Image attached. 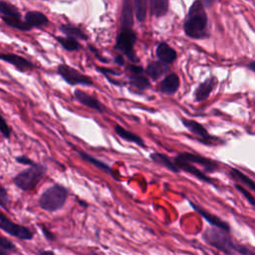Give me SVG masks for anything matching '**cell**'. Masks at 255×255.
<instances>
[{"label": "cell", "mask_w": 255, "mask_h": 255, "mask_svg": "<svg viewBox=\"0 0 255 255\" xmlns=\"http://www.w3.org/2000/svg\"><path fill=\"white\" fill-rule=\"evenodd\" d=\"M115 131H116V133H117L120 137H122L123 139L128 140V141H130V142H133V143L139 145L140 147H146L145 144H144L143 139H142L139 135H137V134H135V133H133V132H131V131L126 129V128H123L122 126L116 125V126H115Z\"/></svg>", "instance_id": "cell-20"}, {"label": "cell", "mask_w": 255, "mask_h": 255, "mask_svg": "<svg viewBox=\"0 0 255 255\" xmlns=\"http://www.w3.org/2000/svg\"><path fill=\"white\" fill-rule=\"evenodd\" d=\"M47 172L46 165L34 163L13 177V183L23 191L33 190Z\"/></svg>", "instance_id": "cell-4"}, {"label": "cell", "mask_w": 255, "mask_h": 255, "mask_svg": "<svg viewBox=\"0 0 255 255\" xmlns=\"http://www.w3.org/2000/svg\"><path fill=\"white\" fill-rule=\"evenodd\" d=\"M174 163L176 164V166L181 170H183L184 172H187L193 176H195L196 178H198L199 180L203 181V182H206L208 184H212V185H215L214 183V180L212 178H210L208 175H206L203 171H201L200 169H198L197 167H195L191 162L189 161H186V160H183V159H180V158H177V157H174L173 159Z\"/></svg>", "instance_id": "cell-10"}, {"label": "cell", "mask_w": 255, "mask_h": 255, "mask_svg": "<svg viewBox=\"0 0 255 255\" xmlns=\"http://www.w3.org/2000/svg\"><path fill=\"white\" fill-rule=\"evenodd\" d=\"M89 47H90V50L95 54V56H96L102 63H108V62H109L106 58H104V57H102V56L100 55V53L98 52V50H97L96 48H94V47H92V46H89Z\"/></svg>", "instance_id": "cell-39"}, {"label": "cell", "mask_w": 255, "mask_h": 255, "mask_svg": "<svg viewBox=\"0 0 255 255\" xmlns=\"http://www.w3.org/2000/svg\"><path fill=\"white\" fill-rule=\"evenodd\" d=\"M0 11L3 14V16L20 17V14H19L18 10L14 6H12V5L4 2V1H1V3H0Z\"/></svg>", "instance_id": "cell-30"}, {"label": "cell", "mask_w": 255, "mask_h": 255, "mask_svg": "<svg viewBox=\"0 0 255 255\" xmlns=\"http://www.w3.org/2000/svg\"><path fill=\"white\" fill-rule=\"evenodd\" d=\"M167 65H168V64H165V63L161 62L160 60H158V61H153V62L149 63V64L146 66L144 72H145V74H146L151 80L156 81V80H158L160 77H162L163 75H165V74L168 72L169 68H168Z\"/></svg>", "instance_id": "cell-16"}, {"label": "cell", "mask_w": 255, "mask_h": 255, "mask_svg": "<svg viewBox=\"0 0 255 255\" xmlns=\"http://www.w3.org/2000/svg\"><path fill=\"white\" fill-rule=\"evenodd\" d=\"M68 190L61 184H53L48 187L39 197L40 208L48 212H55L63 208L68 198Z\"/></svg>", "instance_id": "cell-3"}, {"label": "cell", "mask_w": 255, "mask_h": 255, "mask_svg": "<svg viewBox=\"0 0 255 255\" xmlns=\"http://www.w3.org/2000/svg\"><path fill=\"white\" fill-rule=\"evenodd\" d=\"M181 123L189 131H191V133L199 137V141L203 142L204 144H215L213 143V139H216V137L212 136L201 124L185 118H181Z\"/></svg>", "instance_id": "cell-9"}, {"label": "cell", "mask_w": 255, "mask_h": 255, "mask_svg": "<svg viewBox=\"0 0 255 255\" xmlns=\"http://www.w3.org/2000/svg\"><path fill=\"white\" fill-rule=\"evenodd\" d=\"M229 175L231 176V178H233L235 181L242 183L243 185L247 186L251 191L255 192V181L250 178L249 176H247L246 174H244L243 172H241L239 169L232 167L230 168L229 171Z\"/></svg>", "instance_id": "cell-23"}, {"label": "cell", "mask_w": 255, "mask_h": 255, "mask_svg": "<svg viewBox=\"0 0 255 255\" xmlns=\"http://www.w3.org/2000/svg\"><path fill=\"white\" fill-rule=\"evenodd\" d=\"M0 57H1V60L13 65L20 72L32 70L34 68V65H33L32 62H30L29 60L25 59L24 57H21V56L16 55V54H12V53L1 54Z\"/></svg>", "instance_id": "cell-15"}, {"label": "cell", "mask_w": 255, "mask_h": 255, "mask_svg": "<svg viewBox=\"0 0 255 255\" xmlns=\"http://www.w3.org/2000/svg\"><path fill=\"white\" fill-rule=\"evenodd\" d=\"M133 23V12L130 0H125L121 16L122 28H130Z\"/></svg>", "instance_id": "cell-22"}, {"label": "cell", "mask_w": 255, "mask_h": 255, "mask_svg": "<svg viewBox=\"0 0 255 255\" xmlns=\"http://www.w3.org/2000/svg\"><path fill=\"white\" fill-rule=\"evenodd\" d=\"M25 21L27 24L32 27H40L43 25H46L48 23L47 17L37 11H30L25 15Z\"/></svg>", "instance_id": "cell-24"}, {"label": "cell", "mask_w": 255, "mask_h": 255, "mask_svg": "<svg viewBox=\"0 0 255 255\" xmlns=\"http://www.w3.org/2000/svg\"><path fill=\"white\" fill-rule=\"evenodd\" d=\"M2 19H3V21H4L7 25H9V26H11V27H13V28L19 29V30H21V31H28V30L31 29V27L27 24L26 21H25V22H22V21L20 20V17L3 16Z\"/></svg>", "instance_id": "cell-26"}, {"label": "cell", "mask_w": 255, "mask_h": 255, "mask_svg": "<svg viewBox=\"0 0 255 255\" xmlns=\"http://www.w3.org/2000/svg\"><path fill=\"white\" fill-rule=\"evenodd\" d=\"M216 84H217L216 77H209L204 82L200 83L193 93L194 100L196 102L205 101L214 90Z\"/></svg>", "instance_id": "cell-12"}, {"label": "cell", "mask_w": 255, "mask_h": 255, "mask_svg": "<svg viewBox=\"0 0 255 255\" xmlns=\"http://www.w3.org/2000/svg\"><path fill=\"white\" fill-rule=\"evenodd\" d=\"M60 30L67 36L69 37H74V38H78L81 40H87V35L79 28L72 26V25H62L60 27Z\"/></svg>", "instance_id": "cell-27"}, {"label": "cell", "mask_w": 255, "mask_h": 255, "mask_svg": "<svg viewBox=\"0 0 255 255\" xmlns=\"http://www.w3.org/2000/svg\"><path fill=\"white\" fill-rule=\"evenodd\" d=\"M39 254H54L53 251H49V250H41V251H38Z\"/></svg>", "instance_id": "cell-42"}, {"label": "cell", "mask_w": 255, "mask_h": 255, "mask_svg": "<svg viewBox=\"0 0 255 255\" xmlns=\"http://www.w3.org/2000/svg\"><path fill=\"white\" fill-rule=\"evenodd\" d=\"M128 86L129 89H135L134 93H140L149 88L150 83L145 76L142 74H135V75H128Z\"/></svg>", "instance_id": "cell-19"}, {"label": "cell", "mask_w": 255, "mask_h": 255, "mask_svg": "<svg viewBox=\"0 0 255 255\" xmlns=\"http://www.w3.org/2000/svg\"><path fill=\"white\" fill-rule=\"evenodd\" d=\"M57 73L64 79L66 83L71 86H93L94 81L91 77L79 72L77 69L68 66L67 64H60L57 68Z\"/></svg>", "instance_id": "cell-6"}, {"label": "cell", "mask_w": 255, "mask_h": 255, "mask_svg": "<svg viewBox=\"0 0 255 255\" xmlns=\"http://www.w3.org/2000/svg\"><path fill=\"white\" fill-rule=\"evenodd\" d=\"M15 160H16L17 162H19V163H21V164H25V165H32V164L35 163L32 159H30V158L27 157L26 155H19V156H16V157H15Z\"/></svg>", "instance_id": "cell-38"}, {"label": "cell", "mask_w": 255, "mask_h": 255, "mask_svg": "<svg viewBox=\"0 0 255 255\" xmlns=\"http://www.w3.org/2000/svg\"><path fill=\"white\" fill-rule=\"evenodd\" d=\"M0 249L4 250L6 252H11V251L16 250V246L9 239H6L5 237H1L0 238Z\"/></svg>", "instance_id": "cell-32"}, {"label": "cell", "mask_w": 255, "mask_h": 255, "mask_svg": "<svg viewBox=\"0 0 255 255\" xmlns=\"http://www.w3.org/2000/svg\"><path fill=\"white\" fill-rule=\"evenodd\" d=\"M149 157H150V159L153 162H155V163H157V164H159V165L169 169L172 172H176V173L180 172V169L176 166L174 161L171 160L165 154H162V153H159V152H152V153H150Z\"/></svg>", "instance_id": "cell-21"}, {"label": "cell", "mask_w": 255, "mask_h": 255, "mask_svg": "<svg viewBox=\"0 0 255 255\" xmlns=\"http://www.w3.org/2000/svg\"><path fill=\"white\" fill-rule=\"evenodd\" d=\"M180 81L176 74L170 73L164 77V79L158 84L157 90L165 95H174L179 88Z\"/></svg>", "instance_id": "cell-14"}, {"label": "cell", "mask_w": 255, "mask_h": 255, "mask_svg": "<svg viewBox=\"0 0 255 255\" xmlns=\"http://www.w3.org/2000/svg\"><path fill=\"white\" fill-rule=\"evenodd\" d=\"M77 152H78V154H79V155H80L84 160L88 161L89 163H91L92 165L96 166L97 168H99V169L103 170L104 172H107L108 174H110L111 176H113L115 179H117V180H118V178H117V177H115V175H114V173H113V169H112V167H111L109 164H107L106 162L101 161L100 159H98V158H96V157L92 156L91 154L87 153L86 151H83V150H77Z\"/></svg>", "instance_id": "cell-18"}, {"label": "cell", "mask_w": 255, "mask_h": 255, "mask_svg": "<svg viewBox=\"0 0 255 255\" xmlns=\"http://www.w3.org/2000/svg\"><path fill=\"white\" fill-rule=\"evenodd\" d=\"M0 228L7 234L21 240H31L34 236L33 232L29 228L12 222L3 213L0 214Z\"/></svg>", "instance_id": "cell-7"}, {"label": "cell", "mask_w": 255, "mask_h": 255, "mask_svg": "<svg viewBox=\"0 0 255 255\" xmlns=\"http://www.w3.org/2000/svg\"><path fill=\"white\" fill-rule=\"evenodd\" d=\"M175 157L186 160V161H189L191 163L199 164V165L203 166V168L206 172H214V171L219 169L218 164H217L216 161H214V160H212L208 157L202 156V155L194 154L192 152H186V151L179 152L175 155Z\"/></svg>", "instance_id": "cell-8"}, {"label": "cell", "mask_w": 255, "mask_h": 255, "mask_svg": "<svg viewBox=\"0 0 255 255\" xmlns=\"http://www.w3.org/2000/svg\"><path fill=\"white\" fill-rule=\"evenodd\" d=\"M79 204H81L83 207H87L88 206V203L86 202V201H84V200H79Z\"/></svg>", "instance_id": "cell-43"}, {"label": "cell", "mask_w": 255, "mask_h": 255, "mask_svg": "<svg viewBox=\"0 0 255 255\" xmlns=\"http://www.w3.org/2000/svg\"><path fill=\"white\" fill-rule=\"evenodd\" d=\"M114 62L120 66H125V58L122 55H117L114 59Z\"/></svg>", "instance_id": "cell-40"}, {"label": "cell", "mask_w": 255, "mask_h": 255, "mask_svg": "<svg viewBox=\"0 0 255 255\" xmlns=\"http://www.w3.org/2000/svg\"><path fill=\"white\" fill-rule=\"evenodd\" d=\"M189 204H190L191 207H192L196 212H198L199 215H201L210 225L215 226V227H218V228L223 229V230L228 231V232L230 231V226H229V224H228L227 222L223 221L221 218L217 217L216 215L211 214L210 212H208V211H206L205 209H203L201 206H199V205H197V204H194V203L191 202V201H189Z\"/></svg>", "instance_id": "cell-13"}, {"label": "cell", "mask_w": 255, "mask_h": 255, "mask_svg": "<svg viewBox=\"0 0 255 255\" xmlns=\"http://www.w3.org/2000/svg\"><path fill=\"white\" fill-rule=\"evenodd\" d=\"M0 205L4 209H6L8 205V194L3 186H1L0 188Z\"/></svg>", "instance_id": "cell-37"}, {"label": "cell", "mask_w": 255, "mask_h": 255, "mask_svg": "<svg viewBox=\"0 0 255 255\" xmlns=\"http://www.w3.org/2000/svg\"><path fill=\"white\" fill-rule=\"evenodd\" d=\"M57 39V41L61 44V46L65 49V50H67V51H70V52H72V51H77V50H79L80 49V44H79V42L76 40V38H74V37H57L56 38Z\"/></svg>", "instance_id": "cell-28"}, {"label": "cell", "mask_w": 255, "mask_h": 255, "mask_svg": "<svg viewBox=\"0 0 255 255\" xmlns=\"http://www.w3.org/2000/svg\"><path fill=\"white\" fill-rule=\"evenodd\" d=\"M38 226H39V227H40V229L42 230V233H43V235L45 236V238H46L47 240H49V241H54V240L56 239L55 234H54L53 232H51V231H50V229H48L44 224L39 223V224H38Z\"/></svg>", "instance_id": "cell-35"}, {"label": "cell", "mask_w": 255, "mask_h": 255, "mask_svg": "<svg viewBox=\"0 0 255 255\" xmlns=\"http://www.w3.org/2000/svg\"><path fill=\"white\" fill-rule=\"evenodd\" d=\"M150 12L152 15L156 17L163 16L168 9V1L167 0H149Z\"/></svg>", "instance_id": "cell-25"}, {"label": "cell", "mask_w": 255, "mask_h": 255, "mask_svg": "<svg viewBox=\"0 0 255 255\" xmlns=\"http://www.w3.org/2000/svg\"><path fill=\"white\" fill-rule=\"evenodd\" d=\"M247 68H248L249 70H251L252 72L255 73V60H254V61H251L250 63H248V64H247Z\"/></svg>", "instance_id": "cell-41"}, {"label": "cell", "mask_w": 255, "mask_h": 255, "mask_svg": "<svg viewBox=\"0 0 255 255\" xmlns=\"http://www.w3.org/2000/svg\"><path fill=\"white\" fill-rule=\"evenodd\" d=\"M136 41V35L130 28H122L117 37L115 49L123 52L132 63H137L138 58L133 51V45Z\"/></svg>", "instance_id": "cell-5"}, {"label": "cell", "mask_w": 255, "mask_h": 255, "mask_svg": "<svg viewBox=\"0 0 255 255\" xmlns=\"http://www.w3.org/2000/svg\"><path fill=\"white\" fill-rule=\"evenodd\" d=\"M126 70L128 73V75H135V74L143 73V68L140 66H137L135 64H128L126 66Z\"/></svg>", "instance_id": "cell-33"}, {"label": "cell", "mask_w": 255, "mask_h": 255, "mask_svg": "<svg viewBox=\"0 0 255 255\" xmlns=\"http://www.w3.org/2000/svg\"><path fill=\"white\" fill-rule=\"evenodd\" d=\"M235 188L247 199V201H248L252 206L255 207V197L253 196V194H252L249 190H247L243 185H240V184H238V183H235Z\"/></svg>", "instance_id": "cell-31"}, {"label": "cell", "mask_w": 255, "mask_h": 255, "mask_svg": "<svg viewBox=\"0 0 255 255\" xmlns=\"http://www.w3.org/2000/svg\"><path fill=\"white\" fill-rule=\"evenodd\" d=\"M96 70L98 72H100L101 74H103L104 76H120L121 75V72H118V71H115L113 69H110V68H105V67H96Z\"/></svg>", "instance_id": "cell-36"}, {"label": "cell", "mask_w": 255, "mask_h": 255, "mask_svg": "<svg viewBox=\"0 0 255 255\" xmlns=\"http://www.w3.org/2000/svg\"><path fill=\"white\" fill-rule=\"evenodd\" d=\"M74 97L79 103H81L82 105H84L94 111H97L99 113H103L105 111L104 105L97 98L92 97L91 95L85 93L82 90L76 89L74 91Z\"/></svg>", "instance_id": "cell-11"}, {"label": "cell", "mask_w": 255, "mask_h": 255, "mask_svg": "<svg viewBox=\"0 0 255 255\" xmlns=\"http://www.w3.org/2000/svg\"><path fill=\"white\" fill-rule=\"evenodd\" d=\"M183 28L185 34L192 39H203L208 36L207 16L201 1L192 4Z\"/></svg>", "instance_id": "cell-2"}, {"label": "cell", "mask_w": 255, "mask_h": 255, "mask_svg": "<svg viewBox=\"0 0 255 255\" xmlns=\"http://www.w3.org/2000/svg\"><path fill=\"white\" fill-rule=\"evenodd\" d=\"M134 9L136 19L141 22L146 15V0H134Z\"/></svg>", "instance_id": "cell-29"}, {"label": "cell", "mask_w": 255, "mask_h": 255, "mask_svg": "<svg viewBox=\"0 0 255 255\" xmlns=\"http://www.w3.org/2000/svg\"><path fill=\"white\" fill-rule=\"evenodd\" d=\"M203 240L210 246L225 254H254L247 247L234 242L228 231L218 227H208L202 233Z\"/></svg>", "instance_id": "cell-1"}, {"label": "cell", "mask_w": 255, "mask_h": 255, "mask_svg": "<svg viewBox=\"0 0 255 255\" xmlns=\"http://www.w3.org/2000/svg\"><path fill=\"white\" fill-rule=\"evenodd\" d=\"M0 131L3 134V136L5 138H9L10 134H11V128H9L8 124L6 123L5 119L1 116V126H0Z\"/></svg>", "instance_id": "cell-34"}, {"label": "cell", "mask_w": 255, "mask_h": 255, "mask_svg": "<svg viewBox=\"0 0 255 255\" xmlns=\"http://www.w3.org/2000/svg\"><path fill=\"white\" fill-rule=\"evenodd\" d=\"M155 53H156L158 60H160L161 62H163L165 64H171L172 62L175 61V59L177 57L176 51L164 42L160 43L157 46Z\"/></svg>", "instance_id": "cell-17"}]
</instances>
